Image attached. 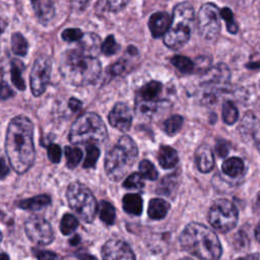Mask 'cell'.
Instances as JSON below:
<instances>
[{
  "instance_id": "cell-1",
  "label": "cell",
  "mask_w": 260,
  "mask_h": 260,
  "mask_svg": "<svg viewBox=\"0 0 260 260\" xmlns=\"http://www.w3.org/2000/svg\"><path fill=\"white\" fill-rule=\"evenodd\" d=\"M5 150L13 170L23 174L34 165V124L25 116L13 118L7 128Z\"/></svg>"
},
{
  "instance_id": "cell-2",
  "label": "cell",
  "mask_w": 260,
  "mask_h": 260,
  "mask_svg": "<svg viewBox=\"0 0 260 260\" xmlns=\"http://www.w3.org/2000/svg\"><path fill=\"white\" fill-rule=\"evenodd\" d=\"M102 66L96 57L84 54L79 49L68 50L60 60V73L68 83L83 86L94 83L101 74Z\"/></svg>"
},
{
  "instance_id": "cell-3",
  "label": "cell",
  "mask_w": 260,
  "mask_h": 260,
  "mask_svg": "<svg viewBox=\"0 0 260 260\" xmlns=\"http://www.w3.org/2000/svg\"><path fill=\"white\" fill-rule=\"evenodd\" d=\"M179 240L185 251L201 260H218L221 256L222 249L217 236L204 224H187Z\"/></svg>"
},
{
  "instance_id": "cell-4",
  "label": "cell",
  "mask_w": 260,
  "mask_h": 260,
  "mask_svg": "<svg viewBox=\"0 0 260 260\" xmlns=\"http://www.w3.org/2000/svg\"><path fill=\"white\" fill-rule=\"evenodd\" d=\"M138 155L135 142L127 135L121 136L108 151L105 159V171L108 178L118 182L128 173Z\"/></svg>"
},
{
  "instance_id": "cell-5",
  "label": "cell",
  "mask_w": 260,
  "mask_h": 260,
  "mask_svg": "<svg viewBox=\"0 0 260 260\" xmlns=\"http://www.w3.org/2000/svg\"><path fill=\"white\" fill-rule=\"evenodd\" d=\"M194 20V10L188 3H180L173 10L171 25L164 36L165 45L173 50L182 48L190 39Z\"/></svg>"
},
{
  "instance_id": "cell-6",
  "label": "cell",
  "mask_w": 260,
  "mask_h": 260,
  "mask_svg": "<svg viewBox=\"0 0 260 260\" xmlns=\"http://www.w3.org/2000/svg\"><path fill=\"white\" fill-rule=\"evenodd\" d=\"M108 137L105 123L95 113H84L73 123L69 140L72 144H98L106 141Z\"/></svg>"
},
{
  "instance_id": "cell-7",
  "label": "cell",
  "mask_w": 260,
  "mask_h": 260,
  "mask_svg": "<svg viewBox=\"0 0 260 260\" xmlns=\"http://www.w3.org/2000/svg\"><path fill=\"white\" fill-rule=\"evenodd\" d=\"M71 209L85 222H91L98 212V203L91 191L80 182L71 183L66 192Z\"/></svg>"
},
{
  "instance_id": "cell-8",
  "label": "cell",
  "mask_w": 260,
  "mask_h": 260,
  "mask_svg": "<svg viewBox=\"0 0 260 260\" xmlns=\"http://www.w3.org/2000/svg\"><path fill=\"white\" fill-rule=\"evenodd\" d=\"M209 222L220 233L230 232L238 221V211L233 202L228 199H217L209 209Z\"/></svg>"
},
{
  "instance_id": "cell-9",
  "label": "cell",
  "mask_w": 260,
  "mask_h": 260,
  "mask_svg": "<svg viewBox=\"0 0 260 260\" xmlns=\"http://www.w3.org/2000/svg\"><path fill=\"white\" fill-rule=\"evenodd\" d=\"M220 12L213 3H206L201 6L198 12V31L206 40H214L220 29Z\"/></svg>"
},
{
  "instance_id": "cell-10",
  "label": "cell",
  "mask_w": 260,
  "mask_h": 260,
  "mask_svg": "<svg viewBox=\"0 0 260 260\" xmlns=\"http://www.w3.org/2000/svg\"><path fill=\"white\" fill-rule=\"evenodd\" d=\"M24 230L28 239L35 244L49 245L54 240V233L50 222L42 216H29L24 223Z\"/></svg>"
},
{
  "instance_id": "cell-11",
  "label": "cell",
  "mask_w": 260,
  "mask_h": 260,
  "mask_svg": "<svg viewBox=\"0 0 260 260\" xmlns=\"http://www.w3.org/2000/svg\"><path fill=\"white\" fill-rule=\"evenodd\" d=\"M51 59L47 55L38 57L30 72V88L34 95H41L47 88L51 74Z\"/></svg>"
},
{
  "instance_id": "cell-12",
  "label": "cell",
  "mask_w": 260,
  "mask_h": 260,
  "mask_svg": "<svg viewBox=\"0 0 260 260\" xmlns=\"http://www.w3.org/2000/svg\"><path fill=\"white\" fill-rule=\"evenodd\" d=\"M103 260H135L131 248L118 239L109 240L102 249Z\"/></svg>"
},
{
  "instance_id": "cell-13",
  "label": "cell",
  "mask_w": 260,
  "mask_h": 260,
  "mask_svg": "<svg viewBox=\"0 0 260 260\" xmlns=\"http://www.w3.org/2000/svg\"><path fill=\"white\" fill-rule=\"evenodd\" d=\"M110 124L122 132L130 129L132 124V113L124 103H117L109 114Z\"/></svg>"
},
{
  "instance_id": "cell-14",
  "label": "cell",
  "mask_w": 260,
  "mask_h": 260,
  "mask_svg": "<svg viewBox=\"0 0 260 260\" xmlns=\"http://www.w3.org/2000/svg\"><path fill=\"white\" fill-rule=\"evenodd\" d=\"M172 22L171 16L166 12H155L148 20V27L153 38H160L166 35Z\"/></svg>"
},
{
  "instance_id": "cell-15",
  "label": "cell",
  "mask_w": 260,
  "mask_h": 260,
  "mask_svg": "<svg viewBox=\"0 0 260 260\" xmlns=\"http://www.w3.org/2000/svg\"><path fill=\"white\" fill-rule=\"evenodd\" d=\"M39 21L48 24L54 17L55 8L52 0H30Z\"/></svg>"
},
{
  "instance_id": "cell-16",
  "label": "cell",
  "mask_w": 260,
  "mask_h": 260,
  "mask_svg": "<svg viewBox=\"0 0 260 260\" xmlns=\"http://www.w3.org/2000/svg\"><path fill=\"white\" fill-rule=\"evenodd\" d=\"M195 161L198 170L201 173H208L214 166L213 153L210 147L206 144L200 145L195 151Z\"/></svg>"
},
{
  "instance_id": "cell-17",
  "label": "cell",
  "mask_w": 260,
  "mask_h": 260,
  "mask_svg": "<svg viewBox=\"0 0 260 260\" xmlns=\"http://www.w3.org/2000/svg\"><path fill=\"white\" fill-rule=\"evenodd\" d=\"M101 40L98 35L89 32L83 35L82 39L80 40L79 50L84 54L96 57L99 50L101 49Z\"/></svg>"
},
{
  "instance_id": "cell-18",
  "label": "cell",
  "mask_w": 260,
  "mask_h": 260,
  "mask_svg": "<svg viewBox=\"0 0 260 260\" xmlns=\"http://www.w3.org/2000/svg\"><path fill=\"white\" fill-rule=\"evenodd\" d=\"M157 159L159 165L164 169H172L178 164L179 157H178L177 151L173 147L162 145L159 147V150L157 153Z\"/></svg>"
},
{
  "instance_id": "cell-19",
  "label": "cell",
  "mask_w": 260,
  "mask_h": 260,
  "mask_svg": "<svg viewBox=\"0 0 260 260\" xmlns=\"http://www.w3.org/2000/svg\"><path fill=\"white\" fill-rule=\"evenodd\" d=\"M170 209V204L160 198H153L148 204V215L152 219L164 218Z\"/></svg>"
},
{
  "instance_id": "cell-20",
  "label": "cell",
  "mask_w": 260,
  "mask_h": 260,
  "mask_svg": "<svg viewBox=\"0 0 260 260\" xmlns=\"http://www.w3.org/2000/svg\"><path fill=\"white\" fill-rule=\"evenodd\" d=\"M161 83L158 81H150L142 86L138 92L140 101L145 103H154V99L160 93Z\"/></svg>"
},
{
  "instance_id": "cell-21",
  "label": "cell",
  "mask_w": 260,
  "mask_h": 260,
  "mask_svg": "<svg viewBox=\"0 0 260 260\" xmlns=\"http://www.w3.org/2000/svg\"><path fill=\"white\" fill-rule=\"evenodd\" d=\"M124 210L132 215H139L142 211V198L138 194H126L123 197Z\"/></svg>"
},
{
  "instance_id": "cell-22",
  "label": "cell",
  "mask_w": 260,
  "mask_h": 260,
  "mask_svg": "<svg viewBox=\"0 0 260 260\" xmlns=\"http://www.w3.org/2000/svg\"><path fill=\"white\" fill-rule=\"evenodd\" d=\"M51 203V197L46 194H41L38 196H35L32 198L24 199L18 202V206L22 209H28V210H37L40 208H43Z\"/></svg>"
},
{
  "instance_id": "cell-23",
  "label": "cell",
  "mask_w": 260,
  "mask_h": 260,
  "mask_svg": "<svg viewBox=\"0 0 260 260\" xmlns=\"http://www.w3.org/2000/svg\"><path fill=\"white\" fill-rule=\"evenodd\" d=\"M221 170L226 176L236 178L243 173L244 162L239 157H230L222 162Z\"/></svg>"
},
{
  "instance_id": "cell-24",
  "label": "cell",
  "mask_w": 260,
  "mask_h": 260,
  "mask_svg": "<svg viewBox=\"0 0 260 260\" xmlns=\"http://www.w3.org/2000/svg\"><path fill=\"white\" fill-rule=\"evenodd\" d=\"M23 69H24V66H23L22 62H20L19 60H16V59L12 60L11 70H10L11 81L16 86V88H18L19 90H23L25 88V83H24V80L21 75Z\"/></svg>"
},
{
  "instance_id": "cell-25",
  "label": "cell",
  "mask_w": 260,
  "mask_h": 260,
  "mask_svg": "<svg viewBox=\"0 0 260 260\" xmlns=\"http://www.w3.org/2000/svg\"><path fill=\"white\" fill-rule=\"evenodd\" d=\"M250 120V127L252 132L253 140L256 144L257 149L260 152V107L255 111L250 113V117H247Z\"/></svg>"
},
{
  "instance_id": "cell-26",
  "label": "cell",
  "mask_w": 260,
  "mask_h": 260,
  "mask_svg": "<svg viewBox=\"0 0 260 260\" xmlns=\"http://www.w3.org/2000/svg\"><path fill=\"white\" fill-rule=\"evenodd\" d=\"M100 217L108 225L114 223L116 218V211L112 203L108 201H102L100 205Z\"/></svg>"
},
{
  "instance_id": "cell-27",
  "label": "cell",
  "mask_w": 260,
  "mask_h": 260,
  "mask_svg": "<svg viewBox=\"0 0 260 260\" xmlns=\"http://www.w3.org/2000/svg\"><path fill=\"white\" fill-rule=\"evenodd\" d=\"M11 49L14 54L24 56L27 52V42L20 32H15L11 36Z\"/></svg>"
},
{
  "instance_id": "cell-28",
  "label": "cell",
  "mask_w": 260,
  "mask_h": 260,
  "mask_svg": "<svg viewBox=\"0 0 260 260\" xmlns=\"http://www.w3.org/2000/svg\"><path fill=\"white\" fill-rule=\"evenodd\" d=\"M65 156H66V165L70 169H74L80 162L82 158V151L73 146L65 147Z\"/></svg>"
},
{
  "instance_id": "cell-29",
  "label": "cell",
  "mask_w": 260,
  "mask_h": 260,
  "mask_svg": "<svg viewBox=\"0 0 260 260\" xmlns=\"http://www.w3.org/2000/svg\"><path fill=\"white\" fill-rule=\"evenodd\" d=\"M239 117L237 107L232 102H224L222 106V120L228 125H233Z\"/></svg>"
},
{
  "instance_id": "cell-30",
  "label": "cell",
  "mask_w": 260,
  "mask_h": 260,
  "mask_svg": "<svg viewBox=\"0 0 260 260\" xmlns=\"http://www.w3.org/2000/svg\"><path fill=\"white\" fill-rule=\"evenodd\" d=\"M183 117L180 115H174L171 116L169 119H167L164 122V131L169 135L176 134L183 125Z\"/></svg>"
},
{
  "instance_id": "cell-31",
  "label": "cell",
  "mask_w": 260,
  "mask_h": 260,
  "mask_svg": "<svg viewBox=\"0 0 260 260\" xmlns=\"http://www.w3.org/2000/svg\"><path fill=\"white\" fill-rule=\"evenodd\" d=\"M77 225V218L70 213H65L60 221V231L63 235H70L76 230Z\"/></svg>"
},
{
  "instance_id": "cell-32",
  "label": "cell",
  "mask_w": 260,
  "mask_h": 260,
  "mask_svg": "<svg viewBox=\"0 0 260 260\" xmlns=\"http://www.w3.org/2000/svg\"><path fill=\"white\" fill-rule=\"evenodd\" d=\"M171 63L182 73H190L194 69L193 62L185 56L176 55L171 59Z\"/></svg>"
},
{
  "instance_id": "cell-33",
  "label": "cell",
  "mask_w": 260,
  "mask_h": 260,
  "mask_svg": "<svg viewBox=\"0 0 260 260\" xmlns=\"http://www.w3.org/2000/svg\"><path fill=\"white\" fill-rule=\"evenodd\" d=\"M176 188H177V178L174 175L167 176L161 180L159 187L157 189V192L166 196H170L171 194H173Z\"/></svg>"
},
{
  "instance_id": "cell-34",
  "label": "cell",
  "mask_w": 260,
  "mask_h": 260,
  "mask_svg": "<svg viewBox=\"0 0 260 260\" xmlns=\"http://www.w3.org/2000/svg\"><path fill=\"white\" fill-rule=\"evenodd\" d=\"M100 149L95 144H88L86 146V156L83 162V168L89 169L93 168L99 159Z\"/></svg>"
},
{
  "instance_id": "cell-35",
  "label": "cell",
  "mask_w": 260,
  "mask_h": 260,
  "mask_svg": "<svg viewBox=\"0 0 260 260\" xmlns=\"http://www.w3.org/2000/svg\"><path fill=\"white\" fill-rule=\"evenodd\" d=\"M139 174L147 179V180H151V181H154L157 179V171L156 169L154 168V166L147 159H143L140 161L139 164Z\"/></svg>"
},
{
  "instance_id": "cell-36",
  "label": "cell",
  "mask_w": 260,
  "mask_h": 260,
  "mask_svg": "<svg viewBox=\"0 0 260 260\" xmlns=\"http://www.w3.org/2000/svg\"><path fill=\"white\" fill-rule=\"evenodd\" d=\"M220 16L224 19L225 24H226V29L231 32V34H237L238 31V25L236 23V21L234 20V15L233 12L230 8L228 7H223L220 10Z\"/></svg>"
},
{
  "instance_id": "cell-37",
  "label": "cell",
  "mask_w": 260,
  "mask_h": 260,
  "mask_svg": "<svg viewBox=\"0 0 260 260\" xmlns=\"http://www.w3.org/2000/svg\"><path fill=\"white\" fill-rule=\"evenodd\" d=\"M123 186L127 189H142L144 186L143 177L138 173H133L126 178Z\"/></svg>"
},
{
  "instance_id": "cell-38",
  "label": "cell",
  "mask_w": 260,
  "mask_h": 260,
  "mask_svg": "<svg viewBox=\"0 0 260 260\" xmlns=\"http://www.w3.org/2000/svg\"><path fill=\"white\" fill-rule=\"evenodd\" d=\"M119 45L116 43L115 39L113 36H108L106 38V40L102 43L101 45V51L103 54H105L106 56H110V55H114L117 53V51L119 50Z\"/></svg>"
},
{
  "instance_id": "cell-39",
  "label": "cell",
  "mask_w": 260,
  "mask_h": 260,
  "mask_svg": "<svg viewBox=\"0 0 260 260\" xmlns=\"http://www.w3.org/2000/svg\"><path fill=\"white\" fill-rule=\"evenodd\" d=\"M61 37L64 41L71 43V42L80 41L83 37V34L79 28H66L62 31Z\"/></svg>"
},
{
  "instance_id": "cell-40",
  "label": "cell",
  "mask_w": 260,
  "mask_h": 260,
  "mask_svg": "<svg viewBox=\"0 0 260 260\" xmlns=\"http://www.w3.org/2000/svg\"><path fill=\"white\" fill-rule=\"evenodd\" d=\"M48 157L53 164H58L61 159V148L58 144H50L48 146Z\"/></svg>"
},
{
  "instance_id": "cell-41",
  "label": "cell",
  "mask_w": 260,
  "mask_h": 260,
  "mask_svg": "<svg viewBox=\"0 0 260 260\" xmlns=\"http://www.w3.org/2000/svg\"><path fill=\"white\" fill-rule=\"evenodd\" d=\"M126 69V61L121 59L118 62L112 64L109 68H108V73H110L111 76H116V75H120L121 73H123Z\"/></svg>"
},
{
  "instance_id": "cell-42",
  "label": "cell",
  "mask_w": 260,
  "mask_h": 260,
  "mask_svg": "<svg viewBox=\"0 0 260 260\" xmlns=\"http://www.w3.org/2000/svg\"><path fill=\"white\" fill-rule=\"evenodd\" d=\"M129 0H106V5L109 10L117 12L122 10L128 3Z\"/></svg>"
},
{
  "instance_id": "cell-43",
  "label": "cell",
  "mask_w": 260,
  "mask_h": 260,
  "mask_svg": "<svg viewBox=\"0 0 260 260\" xmlns=\"http://www.w3.org/2000/svg\"><path fill=\"white\" fill-rule=\"evenodd\" d=\"M13 95V90L11 87L5 82H0V101H5L10 99Z\"/></svg>"
},
{
  "instance_id": "cell-44",
  "label": "cell",
  "mask_w": 260,
  "mask_h": 260,
  "mask_svg": "<svg viewBox=\"0 0 260 260\" xmlns=\"http://www.w3.org/2000/svg\"><path fill=\"white\" fill-rule=\"evenodd\" d=\"M35 256L39 260H57V255L51 251L44 250H34Z\"/></svg>"
},
{
  "instance_id": "cell-45",
  "label": "cell",
  "mask_w": 260,
  "mask_h": 260,
  "mask_svg": "<svg viewBox=\"0 0 260 260\" xmlns=\"http://www.w3.org/2000/svg\"><path fill=\"white\" fill-rule=\"evenodd\" d=\"M216 151L218 153V155H220L221 157H224L228 152H229V147H228V143L223 140L217 141L216 143Z\"/></svg>"
},
{
  "instance_id": "cell-46",
  "label": "cell",
  "mask_w": 260,
  "mask_h": 260,
  "mask_svg": "<svg viewBox=\"0 0 260 260\" xmlns=\"http://www.w3.org/2000/svg\"><path fill=\"white\" fill-rule=\"evenodd\" d=\"M68 107L71 109L72 112H77L81 109L82 103L79 100L75 99V98H71L68 102Z\"/></svg>"
},
{
  "instance_id": "cell-47",
  "label": "cell",
  "mask_w": 260,
  "mask_h": 260,
  "mask_svg": "<svg viewBox=\"0 0 260 260\" xmlns=\"http://www.w3.org/2000/svg\"><path fill=\"white\" fill-rule=\"evenodd\" d=\"M9 173V168L3 157L0 156V179H4Z\"/></svg>"
},
{
  "instance_id": "cell-48",
  "label": "cell",
  "mask_w": 260,
  "mask_h": 260,
  "mask_svg": "<svg viewBox=\"0 0 260 260\" xmlns=\"http://www.w3.org/2000/svg\"><path fill=\"white\" fill-rule=\"evenodd\" d=\"M88 1L89 0H72V4L77 10H82L86 7Z\"/></svg>"
},
{
  "instance_id": "cell-49",
  "label": "cell",
  "mask_w": 260,
  "mask_h": 260,
  "mask_svg": "<svg viewBox=\"0 0 260 260\" xmlns=\"http://www.w3.org/2000/svg\"><path fill=\"white\" fill-rule=\"evenodd\" d=\"M76 256L79 258V260H98L94 256L90 255V254H87V253H77Z\"/></svg>"
},
{
  "instance_id": "cell-50",
  "label": "cell",
  "mask_w": 260,
  "mask_h": 260,
  "mask_svg": "<svg viewBox=\"0 0 260 260\" xmlns=\"http://www.w3.org/2000/svg\"><path fill=\"white\" fill-rule=\"evenodd\" d=\"M236 260H259V256H258V254H250V255H247L245 257L238 258Z\"/></svg>"
},
{
  "instance_id": "cell-51",
  "label": "cell",
  "mask_w": 260,
  "mask_h": 260,
  "mask_svg": "<svg viewBox=\"0 0 260 260\" xmlns=\"http://www.w3.org/2000/svg\"><path fill=\"white\" fill-rule=\"evenodd\" d=\"M255 237H256V240L260 243V222L258 223L257 228H256V231H255Z\"/></svg>"
},
{
  "instance_id": "cell-52",
  "label": "cell",
  "mask_w": 260,
  "mask_h": 260,
  "mask_svg": "<svg viewBox=\"0 0 260 260\" xmlns=\"http://www.w3.org/2000/svg\"><path fill=\"white\" fill-rule=\"evenodd\" d=\"M79 240H80V239H79V237H78V236H75L73 239H71V240H70V244H71V245H73V246H74V245H77V243L79 242Z\"/></svg>"
},
{
  "instance_id": "cell-53",
  "label": "cell",
  "mask_w": 260,
  "mask_h": 260,
  "mask_svg": "<svg viewBox=\"0 0 260 260\" xmlns=\"http://www.w3.org/2000/svg\"><path fill=\"white\" fill-rule=\"evenodd\" d=\"M128 51H130V54L131 55H137V50H136V48H134L133 46H130L129 48H128Z\"/></svg>"
},
{
  "instance_id": "cell-54",
  "label": "cell",
  "mask_w": 260,
  "mask_h": 260,
  "mask_svg": "<svg viewBox=\"0 0 260 260\" xmlns=\"http://www.w3.org/2000/svg\"><path fill=\"white\" fill-rule=\"evenodd\" d=\"M4 29H5V22L0 18V35L4 31Z\"/></svg>"
},
{
  "instance_id": "cell-55",
  "label": "cell",
  "mask_w": 260,
  "mask_h": 260,
  "mask_svg": "<svg viewBox=\"0 0 260 260\" xmlns=\"http://www.w3.org/2000/svg\"><path fill=\"white\" fill-rule=\"evenodd\" d=\"M0 260H9V257H8L7 254L1 253V254H0Z\"/></svg>"
},
{
  "instance_id": "cell-56",
  "label": "cell",
  "mask_w": 260,
  "mask_h": 260,
  "mask_svg": "<svg viewBox=\"0 0 260 260\" xmlns=\"http://www.w3.org/2000/svg\"><path fill=\"white\" fill-rule=\"evenodd\" d=\"M257 199H258V202H260V192H259V194H258V197H257Z\"/></svg>"
},
{
  "instance_id": "cell-57",
  "label": "cell",
  "mask_w": 260,
  "mask_h": 260,
  "mask_svg": "<svg viewBox=\"0 0 260 260\" xmlns=\"http://www.w3.org/2000/svg\"><path fill=\"white\" fill-rule=\"evenodd\" d=\"M181 260H193V259H191V258H183Z\"/></svg>"
},
{
  "instance_id": "cell-58",
  "label": "cell",
  "mask_w": 260,
  "mask_h": 260,
  "mask_svg": "<svg viewBox=\"0 0 260 260\" xmlns=\"http://www.w3.org/2000/svg\"><path fill=\"white\" fill-rule=\"evenodd\" d=\"M1 240H2V233L0 232V241H1Z\"/></svg>"
}]
</instances>
